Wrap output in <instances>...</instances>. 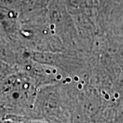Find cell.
I'll return each instance as SVG.
<instances>
[{
    "label": "cell",
    "instance_id": "cell-1",
    "mask_svg": "<svg viewBox=\"0 0 123 123\" xmlns=\"http://www.w3.org/2000/svg\"><path fill=\"white\" fill-rule=\"evenodd\" d=\"M39 87L25 73L10 77L0 85V101L36 120L34 106Z\"/></svg>",
    "mask_w": 123,
    "mask_h": 123
},
{
    "label": "cell",
    "instance_id": "cell-2",
    "mask_svg": "<svg viewBox=\"0 0 123 123\" xmlns=\"http://www.w3.org/2000/svg\"><path fill=\"white\" fill-rule=\"evenodd\" d=\"M34 111L36 120H45L48 123H70L67 99L57 84L38 89Z\"/></svg>",
    "mask_w": 123,
    "mask_h": 123
},
{
    "label": "cell",
    "instance_id": "cell-3",
    "mask_svg": "<svg viewBox=\"0 0 123 123\" xmlns=\"http://www.w3.org/2000/svg\"><path fill=\"white\" fill-rule=\"evenodd\" d=\"M0 123H14L13 122H10V121H5V122H1Z\"/></svg>",
    "mask_w": 123,
    "mask_h": 123
},
{
    "label": "cell",
    "instance_id": "cell-4",
    "mask_svg": "<svg viewBox=\"0 0 123 123\" xmlns=\"http://www.w3.org/2000/svg\"><path fill=\"white\" fill-rule=\"evenodd\" d=\"M36 123L34 121V122H33V123ZM44 123V122H41V123Z\"/></svg>",
    "mask_w": 123,
    "mask_h": 123
}]
</instances>
